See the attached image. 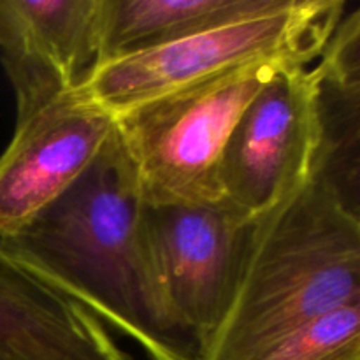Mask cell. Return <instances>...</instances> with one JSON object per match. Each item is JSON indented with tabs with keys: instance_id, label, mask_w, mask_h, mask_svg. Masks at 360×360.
<instances>
[{
	"instance_id": "cell-3",
	"label": "cell",
	"mask_w": 360,
	"mask_h": 360,
	"mask_svg": "<svg viewBox=\"0 0 360 360\" xmlns=\"http://www.w3.org/2000/svg\"><path fill=\"white\" fill-rule=\"evenodd\" d=\"M345 9V0H290L273 13L105 60L76 90L116 116L241 67L311 65L333 39Z\"/></svg>"
},
{
	"instance_id": "cell-4",
	"label": "cell",
	"mask_w": 360,
	"mask_h": 360,
	"mask_svg": "<svg viewBox=\"0 0 360 360\" xmlns=\"http://www.w3.org/2000/svg\"><path fill=\"white\" fill-rule=\"evenodd\" d=\"M285 67L262 62L179 88L116 115V134L148 204L221 199L220 164L239 118Z\"/></svg>"
},
{
	"instance_id": "cell-10",
	"label": "cell",
	"mask_w": 360,
	"mask_h": 360,
	"mask_svg": "<svg viewBox=\"0 0 360 360\" xmlns=\"http://www.w3.org/2000/svg\"><path fill=\"white\" fill-rule=\"evenodd\" d=\"M288 2L290 0H104L102 62L273 13Z\"/></svg>"
},
{
	"instance_id": "cell-9",
	"label": "cell",
	"mask_w": 360,
	"mask_h": 360,
	"mask_svg": "<svg viewBox=\"0 0 360 360\" xmlns=\"http://www.w3.org/2000/svg\"><path fill=\"white\" fill-rule=\"evenodd\" d=\"M0 360H130L104 323L0 245Z\"/></svg>"
},
{
	"instance_id": "cell-5",
	"label": "cell",
	"mask_w": 360,
	"mask_h": 360,
	"mask_svg": "<svg viewBox=\"0 0 360 360\" xmlns=\"http://www.w3.org/2000/svg\"><path fill=\"white\" fill-rule=\"evenodd\" d=\"M323 143L320 65L281 69L239 118L220 164L225 200L253 218L315 176Z\"/></svg>"
},
{
	"instance_id": "cell-7",
	"label": "cell",
	"mask_w": 360,
	"mask_h": 360,
	"mask_svg": "<svg viewBox=\"0 0 360 360\" xmlns=\"http://www.w3.org/2000/svg\"><path fill=\"white\" fill-rule=\"evenodd\" d=\"M116 116L77 90L16 122L0 155V241L67 192L101 155Z\"/></svg>"
},
{
	"instance_id": "cell-6",
	"label": "cell",
	"mask_w": 360,
	"mask_h": 360,
	"mask_svg": "<svg viewBox=\"0 0 360 360\" xmlns=\"http://www.w3.org/2000/svg\"><path fill=\"white\" fill-rule=\"evenodd\" d=\"M144 220L169 306L204 359L238 290L259 218L221 197L144 202Z\"/></svg>"
},
{
	"instance_id": "cell-11",
	"label": "cell",
	"mask_w": 360,
	"mask_h": 360,
	"mask_svg": "<svg viewBox=\"0 0 360 360\" xmlns=\"http://www.w3.org/2000/svg\"><path fill=\"white\" fill-rule=\"evenodd\" d=\"M252 360H360V304L299 327Z\"/></svg>"
},
{
	"instance_id": "cell-2",
	"label": "cell",
	"mask_w": 360,
	"mask_h": 360,
	"mask_svg": "<svg viewBox=\"0 0 360 360\" xmlns=\"http://www.w3.org/2000/svg\"><path fill=\"white\" fill-rule=\"evenodd\" d=\"M360 304V214L327 179L259 218L229 313L202 360H252L299 327Z\"/></svg>"
},
{
	"instance_id": "cell-8",
	"label": "cell",
	"mask_w": 360,
	"mask_h": 360,
	"mask_svg": "<svg viewBox=\"0 0 360 360\" xmlns=\"http://www.w3.org/2000/svg\"><path fill=\"white\" fill-rule=\"evenodd\" d=\"M104 0H0V62L16 122L76 90L102 62Z\"/></svg>"
},
{
	"instance_id": "cell-1",
	"label": "cell",
	"mask_w": 360,
	"mask_h": 360,
	"mask_svg": "<svg viewBox=\"0 0 360 360\" xmlns=\"http://www.w3.org/2000/svg\"><path fill=\"white\" fill-rule=\"evenodd\" d=\"M7 253L151 360H202L165 297L136 172L118 134L63 195L0 241Z\"/></svg>"
}]
</instances>
